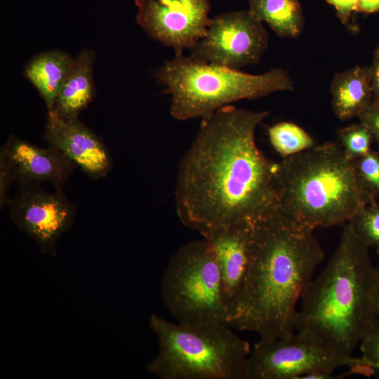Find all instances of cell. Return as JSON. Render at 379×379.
I'll use <instances>...</instances> for the list:
<instances>
[{
    "label": "cell",
    "instance_id": "obj_1",
    "mask_svg": "<svg viewBox=\"0 0 379 379\" xmlns=\"http://www.w3.org/2000/svg\"><path fill=\"white\" fill-rule=\"evenodd\" d=\"M268 114L229 105L201 119L177 174L175 211L185 227L204 237L275 209L277 162L255 139Z\"/></svg>",
    "mask_w": 379,
    "mask_h": 379
},
{
    "label": "cell",
    "instance_id": "obj_2",
    "mask_svg": "<svg viewBox=\"0 0 379 379\" xmlns=\"http://www.w3.org/2000/svg\"><path fill=\"white\" fill-rule=\"evenodd\" d=\"M323 258L313 230L297 225L275 209L253 220L248 278L226 324L264 339L293 334L298 304Z\"/></svg>",
    "mask_w": 379,
    "mask_h": 379
},
{
    "label": "cell",
    "instance_id": "obj_3",
    "mask_svg": "<svg viewBox=\"0 0 379 379\" xmlns=\"http://www.w3.org/2000/svg\"><path fill=\"white\" fill-rule=\"evenodd\" d=\"M300 301L296 330L308 329L348 356L378 321V270L369 248L350 222L344 225L333 256Z\"/></svg>",
    "mask_w": 379,
    "mask_h": 379
},
{
    "label": "cell",
    "instance_id": "obj_4",
    "mask_svg": "<svg viewBox=\"0 0 379 379\" xmlns=\"http://www.w3.org/2000/svg\"><path fill=\"white\" fill-rule=\"evenodd\" d=\"M274 185L276 211L313 230L345 225L377 202L361 180L354 160L332 142L284 157L277 162Z\"/></svg>",
    "mask_w": 379,
    "mask_h": 379
},
{
    "label": "cell",
    "instance_id": "obj_5",
    "mask_svg": "<svg viewBox=\"0 0 379 379\" xmlns=\"http://www.w3.org/2000/svg\"><path fill=\"white\" fill-rule=\"evenodd\" d=\"M159 343L147 371L160 379H247L249 343L223 323L175 324L152 314Z\"/></svg>",
    "mask_w": 379,
    "mask_h": 379
},
{
    "label": "cell",
    "instance_id": "obj_6",
    "mask_svg": "<svg viewBox=\"0 0 379 379\" xmlns=\"http://www.w3.org/2000/svg\"><path fill=\"white\" fill-rule=\"evenodd\" d=\"M155 77L171 96V115L180 121L202 119L234 102L294 88L291 77L282 69L251 74L201 62L182 53L166 61Z\"/></svg>",
    "mask_w": 379,
    "mask_h": 379
},
{
    "label": "cell",
    "instance_id": "obj_7",
    "mask_svg": "<svg viewBox=\"0 0 379 379\" xmlns=\"http://www.w3.org/2000/svg\"><path fill=\"white\" fill-rule=\"evenodd\" d=\"M160 290L177 323L226 324L218 266L208 239L192 241L177 249L164 270Z\"/></svg>",
    "mask_w": 379,
    "mask_h": 379
},
{
    "label": "cell",
    "instance_id": "obj_8",
    "mask_svg": "<svg viewBox=\"0 0 379 379\" xmlns=\"http://www.w3.org/2000/svg\"><path fill=\"white\" fill-rule=\"evenodd\" d=\"M366 363L348 356L305 328L278 338H260L248 357L247 379H301L314 372H333Z\"/></svg>",
    "mask_w": 379,
    "mask_h": 379
},
{
    "label": "cell",
    "instance_id": "obj_9",
    "mask_svg": "<svg viewBox=\"0 0 379 379\" xmlns=\"http://www.w3.org/2000/svg\"><path fill=\"white\" fill-rule=\"evenodd\" d=\"M268 44V33L262 22L249 9L231 11L211 18L205 36L190 49V56L239 70L257 64Z\"/></svg>",
    "mask_w": 379,
    "mask_h": 379
},
{
    "label": "cell",
    "instance_id": "obj_10",
    "mask_svg": "<svg viewBox=\"0 0 379 379\" xmlns=\"http://www.w3.org/2000/svg\"><path fill=\"white\" fill-rule=\"evenodd\" d=\"M8 206L13 222L34 240L40 252L56 257L58 240L74 223L75 204L62 190L49 192L39 183L20 181Z\"/></svg>",
    "mask_w": 379,
    "mask_h": 379
},
{
    "label": "cell",
    "instance_id": "obj_11",
    "mask_svg": "<svg viewBox=\"0 0 379 379\" xmlns=\"http://www.w3.org/2000/svg\"><path fill=\"white\" fill-rule=\"evenodd\" d=\"M138 24L175 54L205 36L211 18L209 0H135Z\"/></svg>",
    "mask_w": 379,
    "mask_h": 379
},
{
    "label": "cell",
    "instance_id": "obj_12",
    "mask_svg": "<svg viewBox=\"0 0 379 379\" xmlns=\"http://www.w3.org/2000/svg\"><path fill=\"white\" fill-rule=\"evenodd\" d=\"M43 138L91 180L103 178L112 170V159L103 140L79 117L64 119L53 111L47 112Z\"/></svg>",
    "mask_w": 379,
    "mask_h": 379
},
{
    "label": "cell",
    "instance_id": "obj_13",
    "mask_svg": "<svg viewBox=\"0 0 379 379\" xmlns=\"http://www.w3.org/2000/svg\"><path fill=\"white\" fill-rule=\"evenodd\" d=\"M252 234L253 220H248L204 237L210 240L215 251L227 312L238 300L246 283L251 264Z\"/></svg>",
    "mask_w": 379,
    "mask_h": 379
},
{
    "label": "cell",
    "instance_id": "obj_14",
    "mask_svg": "<svg viewBox=\"0 0 379 379\" xmlns=\"http://www.w3.org/2000/svg\"><path fill=\"white\" fill-rule=\"evenodd\" d=\"M0 152L8 159L17 182H46L55 190H62L77 168L58 149L39 147L14 135L8 137Z\"/></svg>",
    "mask_w": 379,
    "mask_h": 379
},
{
    "label": "cell",
    "instance_id": "obj_15",
    "mask_svg": "<svg viewBox=\"0 0 379 379\" xmlns=\"http://www.w3.org/2000/svg\"><path fill=\"white\" fill-rule=\"evenodd\" d=\"M95 59V52L87 48L74 58L51 110L60 117L64 119L78 118L93 100L95 93L93 77Z\"/></svg>",
    "mask_w": 379,
    "mask_h": 379
},
{
    "label": "cell",
    "instance_id": "obj_16",
    "mask_svg": "<svg viewBox=\"0 0 379 379\" xmlns=\"http://www.w3.org/2000/svg\"><path fill=\"white\" fill-rule=\"evenodd\" d=\"M330 92L332 109L338 119L358 117L372 101L370 67L356 65L335 74Z\"/></svg>",
    "mask_w": 379,
    "mask_h": 379
},
{
    "label": "cell",
    "instance_id": "obj_17",
    "mask_svg": "<svg viewBox=\"0 0 379 379\" xmlns=\"http://www.w3.org/2000/svg\"><path fill=\"white\" fill-rule=\"evenodd\" d=\"M74 58L60 51H50L34 57L26 65L25 76L39 91L47 107L53 109Z\"/></svg>",
    "mask_w": 379,
    "mask_h": 379
},
{
    "label": "cell",
    "instance_id": "obj_18",
    "mask_svg": "<svg viewBox=\"0 0 379 379\" xmlns=\"http://www.w3.org/2000/svg\"><path fill=\"white\" fill-rule=\"evenodd\" d=\"M249 10L281 37L295 38L305 20L298 0H248Z\"/></svg>",
    "mask_w": 379,
    "mask_h": 379
},
{
    "label": "cell",
    "instance_id": "obj_19",
    "mask_svg": "<svg viewBox=\"0 0 379 379\" xmlns=\"http://www.w3.org/2000/svg\"><path fill=\"white\" fill-rule=\"evenodd\" d=\"M269 140L283 158L296 154L316 146L314 138L298 125L281 121L267 129Z\"/></svg>",
    "mask_w": 379,
    "mask_h": 379
},
{
    "label": "cell",
    "instance_id": "obj_20",
    "mask_svg": "<svg viewBox=\"0 0 379 379\" xmlns=\"http://www.w3.org/2000/svg\"><path fill=\"white\" fill-rule=\"evenodd\" d=\"M337 137L344 154L351 160L368 153L374 140L370 130L360 121L339 128Z\"/></svg>",
    "mask_w": 379,
    "mask_h": 379
},
{
    "label": "cell",
    "instance_id": "obj_21",
    "mask_svg": "<svg viewBox=\"0 0 379 379\" xmlns=\"http://www.w3.org/2000/svg\"><path fill=\"white\" fill-rule=\"evenodd\" d=\"M349 222L361 240L379 254V201L362 208Z\"/></svg>",
    "mask_w": 379,
    "mask_h": 379
},
{
    "label": "cell",
    "instance_id": "obj_22",
    "mask_svg": "<svg viewBox=\"0 0 379 379\" xmlns=\"http://www.w3.org/2000/svg\"><path fill=\"white\" fill-rule=\"evenodd\" d=\"M357 172L363 184L379 201V152L371 149L366 155L354 160Z\"/></svg>",
    "mask_w": 379,
    "mask_h": 379
},
{
    "label": "cell",
    "instance_id": "obj_23",
    "mask_svg": "<svg viewBox=\"0 0 379 379\" xmlns=\"http://www.w3.org/2000/svg\"><path fill=\"white\" fill-rule=\"evenodd\" d=\"M359 343L361 357L374 369V376L379 378V319Z\"/></svg>",
    "mask_w": 379,
    "mask_h": 379
},
{
    "label": "cell",
    "instance_id": "obj_24",
    "mask_svg": "<svg viewBox=\"0 0 379 379\" xmlns=\"http://www.w3.org/2000/svg\"><path fill=\"white\" fill-rule=\"evenodd\" d=\"M14 170L6 156L0 152V208H4L9 201L8 191L11 184L16 181Z\"/></svg>",
    "mask_w": 379,
    "mask_h": 379
},
{
    "label": "cell",
    "instance_id": "obj_25",
    "mask_svg": "<svg viewBox=\"0 0 379 379\" xmlns=\"http://www.w3.org/2000/svg\"><path fill=\"white\" fill-rule=\"evenodd\" d=\"M357 117L373 134L379 152V103L371 101Z\"/></svg>",
    "mask_w": 379,
    "mask_h": 379
},
{
    "label": "cell",
    "instance_id": "obj_26",
    "mask_svg": "<svg viewBox=\"0 0 379 379\" xmlns=\"http://www.w3.org/2000/svg\"><path fill=\"white\" fill-rule=\"evenodd\" d=\"M334 6L337 17L340 22L347 25L353 12H357L358 0H325Z\"/></svg>",
    "mask_w": 379,
    "mask_h": 379
},
{
    "label": "cell",
    "instance_id": "obj_27",
    "mask_svg": "<svg viewBox=\"0 0 379 379\" xmlns=\"http://www.w3.org/2000/svg\"><path fill=\"white\" fill-rule=\"evenodd\" d=\"M370 68L371 73L372 101L379 103V44L374 50L373 62Z\"/></svg>",
    "mask_w": 379,
    "mask_h": 379
},
{
    "label": "cell",
    "instance_id": "obj_28",
    "mask_svg": "<svg viewBox=\"0 0 379 379\" xmlns=\"http://www.w3.org/2000/svg\"><path fill=\"white\" fill-rule=\"evenodd\" d=\"M379 11V0H358L357 12L373 13Z\"/></svg>",
    "mask_w": 379,
    "mask_h": 379
},
{
    "label": "cell",
    "instance_id": "obj_29",
    "mask_svg": "<svg viewBox=\"0 0 379 379\" xmlns=\"http://www.w3.org/2000/svg\"><path fill=\"white\" fill-rule=\"evenodd\" d=\"M378 319H379V302H378Z\"/></svg>",
    "mask_w": 379,
    "mask_h": 379
},
{
    "label": "cell",
    "instance_id": "obj_30",
    "mask_svg": "<svg viewBox=\"0 0 379 379\" xmlns=\"http://www.w3.org/2000/svg\"><path fill=\"white\" fill-rule=\"evenodd\" d=\"M377 270H378V276H379V267H377Z\"/></svg>",
    "mask_w": 379,
    "mask_h": 379
}]
</instances>
